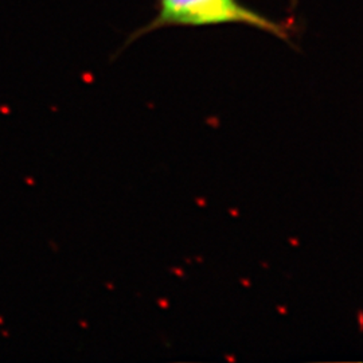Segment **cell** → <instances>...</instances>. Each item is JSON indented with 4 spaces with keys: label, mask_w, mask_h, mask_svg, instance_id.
<instances>
[{
    "label": "cell",
    "mask_w": 363,
    "mask_h": 363,
    "mask_svg": "<svg viewBox=\"0 0 363 363\" xmlns=\"http://www.w3.org/2000/svg\"><path fill=\"white\" fill-rule=\"evenodd\" d=\"M218 25H245L277 38H288L286 28L280 23L252 10L240 0H159L155 18L138 31L133 38L163 27Z\"/></svg>",
    "instance_id": "obj_1"
}]
</instances>
